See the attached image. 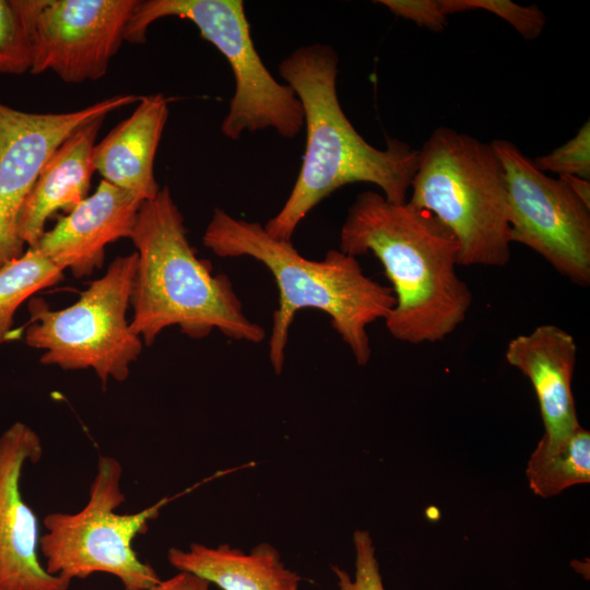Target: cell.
I'll list each match as a JSON object with an SVG mask.
<instances>
[{
  "mask_svg": "<svg viewBox=\"0 0 590 590\" xmlns=\"http://www.w3.org/2000/svg\"><path fill=\"white\" fill-rule=\"evenodd\" d=\"M339 250L371 252L382 264L396 297L385 321L396 340L435 343L465 320L473 296L457 272L458 243L428 211L361 192L347 209Z\"/></svg>",
  "mask_w": 590,
  "mask_h": 590,
  "instance_id": "cell-1",
  "label": "cell"
},
{
  "mask_svg": "<svg viewBox=\"0 0 590 590\" xmlns=\"http://www.w3.org/2000/svg\"><path fill=\"white\" fill-rule=\"evenodd\" d=\"M279 71L300 102L306 148L287 200L263 225L267 233L291 240L319 202L352 182L376 185L387 200L405 202L418 151L397 139H388L385 150L377 149L356 131L338 97L337 51L323 44L298 47L282 60Z\"/></svg>",
  "mask_w": 590,
  "mask_h": 590,
  "instance_id": "cell-2",
  "label": "cell"
},
{
  "mask_svg": "<svg viewBox=\"0 0 590 590\" xmlns=\"http://www.w3.org/2000/svg\"><path fill=\"white\" fill-rule=\"evenodd\" d=\"M202 241L221 258L250 257L272 274L279 297L269 359L276 375L284 367L290 328L296 314L305 308L328 315L356 364H368L371 347L367 327L388 318L396 297L390 286L364 273L356 257L330 249L322 260H310L291 240L274 238L260 223L236 219L220 208L214 209Z\"/></svg>",
  "mask_w": 590,
  "mask_h": 590,
  "instance_id": "cell-3",
  "label": "cell"
},
{
  "mask_svg": "<svg viewBox=\"0 0 590 590\" xmlns=\"http://www.w3.org/2000/svg\"><path fill=\"white\" fill-rule=\"evenodd\" d=\"M138 266L133 283L130 329L150 346L170 326L191 339L213 330L249 343L266 339L250 320L226 274H213L187 237L184 215L168 187L141 204L131 234Z\"/></svg>",
  "mask_w": 590,
  "mask_h": 590,
  "instance_id": "cell-4",
  "label": "cell"
},
{
  "mask_svg": "<svg viewBox=\"0 0 590 590\" xmlns=\"http://www.w3.org/2000/svg\"><path fill=\"white\" fill-rule=\"evenodd\" d=\"M413 205L436 216L458 243V266L504 267L511 256L503 165L491 143L438 127L417 155Z\"/></svg>",
  "mask_w": 590,
  "mask_h": 590,
  "instance_id": "cell-5",
  "label": "cell"
},
{
  "mask_svg": "<svg viewBox=\"0 0 590 590\" xmlns=\"http://www.w3.org/2000/svg\"><path fill=\"white\" fill-rule=\"evenodd\" d=\"M177 16L192 22L200 35L227 60L235 90L221 131L232 140L245 132L273 129L286 139L304 127L300 102L286 83H280L256 50L241 0H144L128 22L125 40L143 44L151 24Z\"/></svg>",
  "mask_w": 590,
  "mask_h": 590,
  "instance_id": "cell-6",
  "label": "cell"
},
{
  "mask_svg": "<svg viewBox=\"0 0 590 590\" xmlns=\"http://www.w3.org/2000/svg\"><path fill=\"white\" fill-rule=\"evenodd\" d=\"M121 476L116 458L99 456L86 505L73 514L45 516L39 550L47 573L70 581L106 573L118 578L125 590H149L162 580L139 558L132 541L148 531L149 522L172 498L164 497L138 512L118 514L116 509L126 500Z\"/></svg>",
  "mask_w": 590,
  "mask_h": 590,
  "instance_id": "cell-7",
  "label": "cell"
},
{
  "mask_svg": "<svg viewBox=\"0 0 590 590\" xmlns=\"http://www.w3.org/2000/svg\"><path fill=\"white\" fill-rule=\"evenodd\" d=\"M137 266L135 251L115 258L106 273L64 309L51 310L39 297L28 302L32 324L25 342L45 351L42 364L68 370L93 368L103 385L129 377L130 365L143 347L126 317Z\"/></svg>",
  "mask_w": 590,
  "mask_h": 590,
  "instance_id": "cell-8",
  "label": "cell"
},
{
  "mask_svg": "<svg viewBox=\"0 0 590 590\" xmlns=\"http://www.w3.org/2000/svg\"><path fill=\"white\" fill-rule=\"evenodd\" d=\"M492 146L505 173L512 243L543 257L574 284H590V208L563 181L539 170L508 140Z\"/></svg>",
  "mask_w": 590,
  "mask_h": 590,
  "instance_id": "cell-9",
  "label": "cell"
},
{
  "mask_svg": "<svg viewBox=\"0 0 590 590\" xmlns=\"http://www.w3.org/2000/svg\"><path fill=\"white\" fill-rule=\"evenodd\" d=\"M138 0H25L31 74L79 84L103 78L125 40Z\"/></svg>",
  "mask_w": 590,
  "mask_h": 590,
  "instance_id": "cell-10",
  "label": "cell"
},
{
  "mask_svg": "<svg viewBox=\"0 0 590 590\" xmlns=\"http://www.w3.org/2000/svg\"><path fill=\"white\" fill-rule=\"evenodd\" d=\"M140 98L119 94L59 114L27 113L0 103V269L25 252L19 234L20 214L52 152L82 125Z\"/></svg>",
  "mask_w": 590,
  "mask_h": 590,
  "instance_id": "cell-11",
  "label": "cell"
},
{
  "mask_svg": "<svg viewBox=\"0 0 590 590\" xmlns=\"http://www.w3.org/2000/svg\"><path fill=\"white\" fill-rule=\"evenodd\" d=\"M43 456L38 434L15 422L0 436V590H68L71 581L39 563L37 519L25 503L21 477Z\"/></svg>",
  "mask_w": 590,
  "mask_h": 590,
  "instance_id": "cell-12",
  "label": "cell"
},
{
  "mask_svg": "<svg viewBox=\"0 0 590 590\" xmlns=\"http://www.w3.org/2000/svg\"><path fill=\"white\" fill-rule=\"evenodd\" d=\"M141 204L130 192L102 179L94 193L45 231L35 247L74 278L90 276L103 267L108 244L131 237Z\"/></svg>",
  "mask_w": 590,
  "mask_h": 590,
  "instance_id": "cell-13",
  "label": "cell"
},
{
  "mask_svg": "<svg viewBox=\"0 0 590 590\" xmlns=\"http://www.w3.org/2000/svg\"><path fill=\"white\" fill-rule=\"evenodd\" d=\"M506 361L526 376L536 394L550 442L570 437L579 424L571 380L577 361L574 337L554 324H541L508 342Z\"/></svg>",
  "mask_w": 590,
  "mask_h": 590,
  "instance_id": "cell-14",
  "label": "cell"
},
{
  "mask_svg": "<svg viewBox=\"0 0 590 590\" xmlns=\"http://www.w3.org/2000/svg\"><path fill=\"white\" fill-rule=\"evenodd\" d=\"M170 98L161 93L141 96L133 113L94 145V170L142 203L161 190L154 161L168 118Z\"/></svg>",
  "mask_w": 590,
  "mask_h": 590,
  "instance_id": "cell-15",
  "label": "cell"
},
{
  "mask_svg": "<svg viewBox=\"0 0 590 590\" xmlns=\"http://www.w3.org/2000/svg\"><path fill=\"white\" fill-rule=\"evenodd\" d=\"M105 117L74 130L52 152L28 193L19 219L24 244L35 247L47 220L59 210L69 213L88 196L94 167L92 153Z\"/></svg>",
  "mask_w": 590,
  "mask_h": 590,
  "instance_id": "cell-16",
  "label": "cell"
},
{
  "mask_svg": "<svg viewBox=\"0 0 590 590\" xmlns=\"http://www.w3.org/2000/svg\"><path fill=\"white\" fill-rule=\"evenodd\" d=\"M167 560L178 571L198 575L222 590H299L302 580L268 542L249 551L193 542L186 550L170 547Z\"/></svg>",
  "mask_w": 590,
  "mask_h": 590,
  "instance_id": "cell-17",
  "label": "cell"
},
{
  "mask_svg": "<svg viewBox=\"0 0 590 590\" xmlns=\"http://www.w3.org/2000/svg\"><path fill=\"white\" fill-rule=\"evenodd\" d=\"M526 475L531 491L543 498L556 496L574 485L589 483V430L580 426L570 437L556 442L541 437L528 461Z\"/></svg>",
  "mask_w": 590,
  "mask_h": 590,
  "instance_id": "cell-18",
  "label": "cell"
},
{
  "mask_svg": "<svg viewBox=\"0 0 590 590\" xmlns=\"http://www.w3.org/2000/svg\"><path fill=\"white\" fill-rule=\"evenodd\" d=\"M63 271L36 247L0 269V344L12 337L14 314L36 292L58 284Z\"/></svg>",
  "mask_w": 590,
  "mask_h": 590,
  "instance_id": "cell-19",
  "label": "cell"
},
{
  "mask_svg": "<svg viewBox=\"0 0 590 590\" xmlns=\"http://www.w3.org/2000/svg\"><path fill=\"white\" fill-rule=\"evenodd\" d=\"M32 67L25 0H0V73L21 75Z\"/></svg>",
  "mask_w": 590,
  "mask_h": 590,
  "instance_id": "cell-20",
  "label": "cell"
},
{
  "mask_svg": "<svg viewBox=\"0 0 590 590\" xmlns=\"http://www.w3.org/2000/svg\"><path fill=\"white\" fill-rule=\"evenodd\" d=\"M442 13L449 14L485 10L508 22L526 40L536 39L543 32L546 17L536 4L520 5L510 0H440Z\"/></svg>",
  "mask_w": 590,
  "mask_h": 590,
  "instance_id": "cell-21",
  "label": "cell"
},
{
  "mask_svg": "<svg viewBox=\"0 0 590 590\" xmlns=\"http://www.w3.org/2000/svg\"><path fill=\"white\" fill-rule=\"evenodd\" d=\"M353 545L355 553L353 577L337 565L330 566L337 579L338 589L386 590L370 533L367 530H355Z\"/></svg>",
  "mask_w": 590,
  "mask_h": 590,
  "instance_id": "cell-22",
  "label": "cell"
},
{
  "mask_svg": "<svg viewBox=\"0 0 590 590\" xmlns=\"http://www.w3.org/2000/svg\"><path fill=\"white\" fill-rule=\"evenodd\" d=\"M533 165L541 172L590 179V121L587 120L569 141L551 153L536 157Z\"/></svg>",
  "mask_w": 590,
  "mask_h": 590,
  "instance_id": "cell-23",
  "label": "cell"
},
{
  "mask_svg": "<svg viewBox=\"0 0 590 590\" xmlns=\"http://www.w3.org/2000/svg\"><path fill=\"white\" fill-rule=\"evenodd\" d=\"M397 16L410 20L433 32H441L447 24L440 0H378Z\"/></svg>",
  "mask_w": 590,
  "mask_h": 590,
  "instance_id": "cell-24",
  "label": "cell"
},
{
  "mask_svg": "<svg viewBox=\"0 0 590 590\" xmlns=\"http://www.w3.org/2000/svg\"><path fill=\"white\" fill-rule=\"evenodd\" d=\"M211 583L202 577L188 571H178L176 575L162 579L149 590H210Z\"/></svg>",
  "mask_w": 590,
  "mask_h": 590,
  "instance_id": "cell-25",
  "label": "cell"
},
{
  "mask_svg": "<svg viewBox=\"0 0 590 590\" xmlns=\"http://www.w3.org/2000/svg\"><path fill=\"white\" fill-rule=\"evenodd\" d=\"M566 182L570 190L590 208V180L577 176H559Z\"/></svg>",
  "mask_w": 590,
  "mask_h": 590,
  "instance_id": "cell-26",
  "label": "cell"
}]
</instances>
